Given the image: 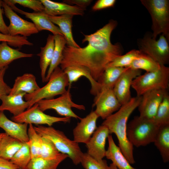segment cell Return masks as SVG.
Here are the masks:
<instances>
[{
	"label": "cell",
	"mask_w": 169,
	"mask_h": 169,
	"mask_svg": "<svg viewBox=\"0 0 169 169\" xmlns=\"http://www.w3.org/2000/svg\"><path fill=\"white\" fill-rule=\"evenodd\" d=\"M111 20L102 28L90 35H84L82 43L88 42L84 48L65 46L60 64L63 70L74 65L83 66L90 70L93 79L98 82L108 64L121 55L122 49L118 44H113L110 35L117 25Z\"/></svg>",
	"instance_id": "1"
},
{
	"label": "cell",
	"mask_w": 169,
	"mask_h": 169,
	"mask_svg": "<svg viewBox=\"0 0 169 169\" xmlns=\"http://www.w3.org/2000/svg\"><path fill=\"white\" fill-rule=\"evenodd\" d=\"M141 96L132 97L122 105L116 112L107 117L102 125L108 129L110 134L114 133L119 142V147L130 164L135 163L133 156V146L129 141L126 133L127 122L129 117L139 105Z\"/></svg>",
	"instance_id": "2"
},
{
	"label": "cell",
	"mask_w": 169,
	"mask_h": 169,
	"mask_svg": "<svg viewBox=\"0 0 169 169\" xmlns=\"http://www.w3.org/2000/svg\"><path fill=\"white\" fill-rule=\"evenodd\" d=\"M34 128L41 136L50 140L60 152L67 155L74 164L77 165L80 163L83 153L78 143L68 138L63 132L52 126L39 125Z\"/></svg>",
	"instance_id": "3"
},
{
	"label": "cell",
	"mask_w": 169,
	"mask_h": 169,
	"mask_svg": "<svg viewBox=\"0 0 169 169\" xmlns=\"http://www.w3.org/2000/svg\"><path fill=\"white\" fill-rule=\"evenodd\" d=\"M160 127L153 119L136 116L127 124V136L133 146H146L154 142Z\"/></svg>",
	"instance_id": "4"
},
{
	"label": "cell",
	"mask_w": 169,
	"mask_h": 169,
	"mask_svg": "<svg viewBox=\"0 0 169 169\" xmlns=\"http://www.w3.org/2000/svg\"><path fill=\"white\" fill-rule=\"evenodd\" d=\"M69 85L68 77L64 70L58 66L53 71L47 84L30 94H26L24 97L27 101L30 108L39 101L65 93L66 87Z\"/></svg>",
	"instance_id": "5"
},
{
	"label": "cell",
	"mask_w": 169,
	"mask_h": 169,
	"mask_svg": "<svg viewBox=\"0 0 169 169\" xmlns=\"http://www.w3.org/2000/svg\"><path fill=\"white\" fill-rule=\"evenodd\" d=\"M151 16L152 38L156 39L160 34L169 40V1L168 0H141Z\"/></svg>",
	"instance_id": "6"
},
{
	"label": "cell",
	"mask_w": 169,
	"mask_h": 169,
	"mask_svg": "<svg viewBox=\"0 0 169 169\" xmlns=\"http://www.w3.org/2000/svg\"><path fill=\"white\" fill-rule=\"evenodd\" d=\"M169 85V68L161 65L158 70L146 72L137 76L133 80L131 87L136 91L137 96L157 89H168Z\"/></svg>",
	"instance_id": "7"
},
{
	"label": "cell",
	"mask_w": 169,
	"mask_h": 169,
	"mask_svg": "<svg viewBox=\"0 0 169 169\" xmlns=\"http://www.w3.org/2000/svg\"><path fill=\"white\" fill-rule=\"evenodd\" d=\"M139 51L152 58L161 65L169 62V46L168 40L163 34L158 40L153 39L152 34H146L138 42Z\"/></svg>",
	"instance_id": "8"
},
{
	"label": "cell",
	"mask_w": 169,
	"mask_h": 169,
	"mask_svg": "<svg viewBox=\"0 0 169 169\" xmlns=\"http://www.w3.org/2000/svg\"><path fill=\"white\" fill-rule=\"evenodd\" d=\"M70 88V86H69L66 92L59 97L44 99L38 101L37 103L39 109L43 112L48 110L53 109L61 116L80 119L81 118L76 114L71 108L84 110L85 107L83 105L76 104L72 100Z\"/></svg>",
	"instance_id": "9"
},
{
	"label": "cell",
	"mask_w": 169,
	"mask_h": 169,
	"mask_svg": "<svg viewBox=\"0 0 169 169\" xmlns=\"http://www.w3.org/2000/svg\"><path fill=\"white\" fill-rule=\"evenodd\" d=\"M12 120L16 122L34 124L37 125L46 124L51 126L55 123L62 122L69 123L71 118L69 117H57L45 114L39 108L37 103L27 109L20 114L11 118Z\"/></svg>",
	"instance_id": "10"
},
{
	"label": "cell",
	"mask_w": 169,
	"mask_h": 169,
	"mask_svg": "<svg viewBox=\"0 0 169 169\" xmlns=\"http://www.w3.org/2000/svg\"><path fill=\"white\" fill-rule=\"evenodd\" d=\"M2 7L5 16L10 21L8 26V34L12 36L20 35L27 37L39 32L33 23L22 18L3 1Z\"/></svg>",
	"instance_id": "11"
},
{
	"label": "cell",
	"mask_w": 169,
	"mask_h": 169,
	"mask_svg": "<svg viewBox=\"0 0 169 169\" xmlns=\"http://www.w3.org/2000/svg\"><path fill=\"white\" fill-rule=\"evenodd\" d=\"M93 106H96L94 111L102 119L105 120L121 106L112 89H102L95 96Z\"/></svg>",
	"instance_id": "12"
},
{
	"label": "cell",
	"mask_w": 169,
	"mask_h": 169,
	"mask_svg": "<svg viewBox=\"0 0 169 169\" xmlns=\"http://www.w3.org/2000/svg\"><path fill=\"white\" fill-rule=\"evenodd\" d=\"M168 94V89H166L154 90L144 94L138 107L139 116L147 119H153L164 98Z\"/></svg>",
	"instance_id": "13"
},
{
	"label": "cell",
	"mask_w": 169,
	"mask_h": 169,
	"mask_svg": "<svg viewBox=\"0 0 169 169\" xmlns=\"http://www.w3.org/2000/svg\"><path fill=\"white\" fill-rule=\"evenodd\" d=\"M110 134L108 128L101 125L97 127L85 144L87 154L98 161H102L105 156L106 141Z\"/></svg>",
	"instance_id": "14"
},
{
	"label": "cell",
	"mask_w": 169,
	"mask_h": 169,
	"mask_svg": "<svg viewBox=\"0 0 169 169\" xmlns=\"http://www.w3.org/2000/svg\"><path fill=\"white\" fill-rule=\"evenodd\" d=\"M141 70L128 67L122 74L115 85L113 90L121 105L128 102L132 98L130 88L133 79L141 74Z\"/></svg>",
	"instance_id": "15"
},
{
	"label": "cell",
	"mask_w": 169,
	"mask_h": 169,
	"mask_svg": "<svg viewBox=\"0 0 169 169\" xmlns=\"http://www.w3.org/2000/svg\"><path fill=\"white\" fill-rule=\"evenodd\" d=\"M99 116L95 111L81 118L73 130V140L78 143L86 144L97 128L96 121Z\"/></svg>",
	"instance_id": "16"
},
{
	"label": "cell",
	"mask_w": 169,
	"mask_h": 169,
	"mask_svg": "<svg viewBox=\"0 0 169 169\" xmlns=\"http://www.w3.org/2000/svg\"><path fill=\"white\" fill-rule=\"evenodd\" d=\"M6 3L15 12L24 15L26 18L30 19L38 32L47 30L52 32L54 35L63 36L59 27L53 23L49 19L48 15L44 12H28L20 9L14 5Z\"/></svg>",
	"instance_id": "17"
},
{
	"label": "cell",
	"mask_w": 169,
	"mask_h": 169,
	"mask_svg": "<svg viewBox=\"0 0 169 169\" xmlns=\"http://www.w3.org/2000/svg\"><path fill=\"white\" fill-rule=\"evenodd\" d=\"M28 125L11 120L7 117L3 111H0V127L7 135L23 143L28 141Z\"/></svg>",
	"instance_id": "18"
},
{
	"label": "cell",
	"mask_w": 169,
	"mask_h": 169,
	"mask_svg": "<svg viewBox=\"0 0 169 169\" xmlns=\"http://www.w3.org/2000/svg\"><path fill=\"white\" fill-rule=\"evenodd\" d=\"M40 1L44 7L43 12L48 16H54L65 14L83 15L84 13V10L76 5H71L64 3L50 0Z\"/></svg>",
	"instance_id": "19"
},
{
	"label": "cell",
	"mask_w": 169,
	"mask_h": 169,
	"mask_svg": "<svg viewBox=\"0 0 169 169\" xmlns=\"http://www.w3.org/2000/svg\"><path fill=\"white\" fill-rule=\"evenodd\" d=\"M63 70L68 77L69 86H70L72 83L77 81L81 77L84 76L90 83V93L92 95L95 96L101 90L100 84L93 79L90 70L86 67L79 65L71 66L66 67Z\"/></svg>",
	"instance_id": "20"
},
{
	"label": "cell",
	"mask_w": 169,
	"mask_h": 169,
	"mask_svg": "<svg viewBox=\"0 0 169 169\" xmlns=\"http://www.w3.org/2000/svg\"><path fill=\"white\" fill-rule=\"evenodd\" d=\"M26 93L8 94L2 96L0 98L2 103L0 105V111L8 110L13 115L17 116L29 108V103L23 100Z\"/></svg>",
	"instance_id": "21"
},
{
	"label": "cell",
	"mask_w": 169,
	"mask_h": 169,
	"mask_svg": "<svg viewBox=\"0 0 169 169\" xmlns=\"http://www.w3.org/2000/svg\"><path fill=\"white\" fill-rule=\"evenodd\" d=\"M40 88L35 76L32 74L25 73L16 78L9 94L15 95L22 93L30 94Z\"/></svg>",
	"instance_id": "22"
},
{
	"label": "cell",
	"mask_w": 169,
	"mask_h": 169,
	"mask_svg": "<svg viewBox=\"0 0 169 169\" xmlns=\"http://www.w3.org/2000/svg\"><path fill=\"white\" fill-rule=\"evenodd\" d=\"M108 147L105 156L112 161L118 169H136L133 167L115 143L111 135L108 137Z\"/></svg>",
	"instance_id": "23"
},
{
	"label": "cell",
	"mask_w": 169,
	"mask_h": 169,
	"mask_svg": "<svg viewBox=\"0 0 169 169\" xmlns=\"http://www.w3.org/2000/svg\"><path fill=\"white\" fill-rule=\"evenodd\" d=\"M48 16L53 23L59 26L68 45L76 48L80 47L74 40L72 35V21L73 16L65 14L54 16Z\"/></svg>",
	"instance_id": "24"
},
{
	"label": "cell",
	"mask_w": 169,
	"mask_h": 169,
	"mask_svg": "<svg viewBox=\"0 0 169 169\" xmlns=\"http://www.w3.org/2000/svg\"><path fill=\"white\" fill-rule=\"evenodd\" d=\"M54 47V35L49 34L45 46L40 48V52L37 54L40 57L41 76L43 82H45L47 70L52 59Z\"/></svg>",
	"instance_id": "25"
},
{
	"label": "cell",
	"mask_w": 169,
	"mask_h": 169,
	"mask_svg": "<svg viewBox=\"0 0 169 169\" xmlns=\"http://www.w3.org/2000/svg\"><path fill=\"white\" fill-rule=\"evenodd\" d=\"M33 55V54L23 53L11 48L6 42L0 43V69L8 66L14 60Z\"/></svg>",
	"instance_id": "26"
},
{
	"label": "cell",
	"mask_w": 169,
	"mask_h": 169,
	"mask_svg": "<svg viewBox=\"0 0 169 169\" xmlns=\"http://www.w3.org/2000/svg\"><path fill=\"white\" fill-rule=\"evenodd\" d=\"M164 163L169 161V124L161 126L153 142Z\"/></svg>",
	"instance_id": "27"
},
{
	"label": "cell",
	"mask_w": 169,
	"mask_h": 169,
	"mask_svg": "<svg viewBox=\"0 0 169 169\" xmlns=\"http://www.w3.org/2000/svg\"><path fill=\"white\" fill-rule=\"evenodd\" d=\"M23 143L5 134L0 141V157L10 161Z\"/></svg>",
	"instance_id": "28"
},
{
	"label": "cell",
	"mask_w": 169,
	"mask_h": 169,
	"mask_svg": "<svg viewBox=\"0 0 169 169\" xmlns=\"http://www.w3.org/2000/svg\"><path fill=\"white\" fill-rule=\"evenodd\" d=\"M54 47L53 56L49 69L46 74L45 82H47L54 70L60 64L63 58L64 49L67 44L66 41L63 35H54Z\"/></svg>",
	"instance_id": "29"
},
{
	"label": "cell",
	"mask_w": 169,
	"mask_h": 169,
	"mask_svg": "<svg viewBox=\"0 0 169 169\" xmlns=\"http://www.w3.org/2000/svg\"><path fill=\"white\" fill-rule=\"evenodd\" d=\"M68 157L66 154L60 153L53 159H45L40 157L31 158L24 169H57L60 163Z\"/></svg>",
	"instance_id": "30"
},
{
	"label": "cell",
	"mask_w": 169,
	"mask_h": 169,
	"mask_svg": "<svg viewBox=\"0 0 169 169\" xmlns=\"http://www.w3.org/2000/svg\"><path fill=\"white\" fill-rule=\"evenodd\" d=\"M127 68L115 67L106 68L98 82L100 84L101 89H113L119 78Z\"/></svg>",
	"instance_id": "31"
},
{
	"label": "cell",
	"mask_w": 169,
	"mask_h": 169,
	"mask_svg": "<svg viewBox=\"0 0 169 169\" xmlns=\"http://www.w3.org/2000/svg\"><path fill=\"white\" fill-rule=\"evenodd\" d=\"M161 65L148 55L141 53L129 67L135 69H143L149 72L158 70Z\"/></svg>",
	"instance_id": "32"
},
{
	"label": "cell",
	"mask_w": 169,
	"mask_h": 169,
	"mask_svg": "<svg viewBox=\"0 0 169 169\" xmlns=\"http://www.w3.org/2000/svg\"><path fill=\"white\" fill-rule=\"evenodd\" d=\"M28 129V142L31 158L40 157L42 137L35 130L32 124H29Z\"/></svg>",
	"instance_id": "33"
},
{
	"label": "cell",
	"mask_w": 169,
	"mask_h": 169,
	"mask_svg": "<svg viewBox=\"0 0 169 169\" xmlns=\"http://www.w3.org/2000/svg\"><path fill=\"white\" fill-rule=\"evenodd\" d=\"M31 159L28 142H24L21 148L16 153L10 161L20 169H24Z\"/></svg>",
	"instance_id": "34"
},
{
	"label": "cell",
	"mask_w": 169,
	"mask_h": 169,
	"mask_svg": "<svg viewBox=\"0 0 169 169\" xmlns=\"http://www.w3.org/2000/svg\"><path fill=\"white\" fill-rule=\"evenodd\" d=\"M141 53L139 50H132L124 55L116 57L108 64L106 68L110 67L128 68Z\"/></svg>",
	"instance_id": "35"
},
{
	"label": "cell",
	"mask_w": 169,
	"mask_h": 169,
	"mask_svg": "<svg viewBox=\"0 0 169 169\" xmlns=\"http://www.w3.org/2000/svg\"><path fill=\"white\" fill-rule=\"evenodd\" d=\"M160 126L169 124V95H166L160 104L156 115L152 119Z\"/></svg>",
	"instance_id": "36"
},
{
	"label": "cell",
	"mask_w": 169,
	"mask_h": 169,
	"mask_svg": "<svg viewBox=\"0 0 169 169\" xmlns=\"http://www.w3.org/2000/svg\"><path fill=\"white\" fill-rule=\"evenodd\" d=\"M40 157L48 159L56 158L60 154L54 143L49 139L42 137Z\"/></svg>",
	"instance_id": "37"
},
{
	"label": "cell",
	"mask_w": 169,
	"mask_h": 169,
	"mask_svg": "<svg viewBox=\"0 0 169 169\" xmlns=\"http://www.w3.org/2000/svg\"><path fill=\"white\" fill-rule=\"evenodd\" d=\"M2 42H6L10 46L18 48H21L24 45H33L28 40L27 37L20 35L12 36L0 32V43Z\"/></svg>",
	"instance_id": "38"
},
{
	"label": "cell",
	"mask_w": 169,
	"mask_h": 169,
	"mask_svg": "<svg viewBox=\"0 0 169 169\" xmlns=\"http://www.w3.org/2000/svg\"><path fill=\"white\" fill-rule=\"evenodd\" d=\"M80 163L85 169H110L105 160L98 161L87 153H83Z\"/></svg>",
	"instance_id": "39"
},
{
	"label": "cell",
	"mask_w": 169,
	"mask_h": 169,
	"mask_svg": "<svg viewBox=\"0 0 169 169\" xmlns=\"http://www.w3.org/2000/svg\"><path fill=\"white\" fill-rule=\"evenodd\" d=\"M4 2L15 5L18 4L32 9L35 12H43L44 7L40 0H4Z\"/></svg>",
	"instance_id": "40"
},
{
	"label": "cell",
	"mask_w": 169,
	"mask_h": 169,
	"mask_svg": "<svg viewBox=\"0 0 169 169\" xmlns=\"http://www.w3.org/2000/svg\"><path fill=\"white\" fill-rule=\"evenodd\" d=\"M8 66L0 69V99L1 97L4 95L9 94L11 88L4 81V77Z\"/></svg>",
	"instance_id": "41"
},
{
	"label": "cell",
	"mask_w": 169,
	"mask_h": 169,
	"mask_svg": "<svg viewBox=\"0 0 169 169\" xmlns=\"http://www.w3.org/2000/svg\"><path fill=\"white\" fill-rule=\"evenodd\" d=\"M115 2V0H98L93 5L92 9L94 11H96L112 7L114 5Z\"/></svg>",
	"instance_id": "42"
},
{
	"label": "cell",
	"mask_w": 169,
	"mask_h": 169,
	"mask_svg": "<svg viewBox=\"0 0 169 169\" xmlns=\"http://www.w3.org/2000/svg\"><path fill=\"white\" fill-rule=\"evenodd\" d=\"M92 1L91 0H66L64 1L63 2L68 4H75V5L80 7L84 10L90 4Z\"/></svg>",
	"instance_id": "43"
},
{
	"label": "cell",
	"mask_w": 169,
	"mask_h": 169,
	"mask_svg": "<svg viewBox=\"0 0 169 169\" xmlns=\"http://www.w3.org/2000/svg\"><path fill=\"white\" fill-rule=\"evenodd\" d=\"M0 169H20L10 161L0 157Z\"/></svg>",
	"instance_id": "44"
},
{
	"label": "cell",
	"mask_w": 169,
	"mask_h": 169,
	"mask_svg": "<svg viewBox=\"0 0 169 169\" xmlns=\"http://www.w3.org/2000/svg\"><path fill=\"white\" fill-rule=\"evenodd\" d=\"M2 1L0 0V32L5 34H8V26L6 24L3 16L2 7Z\"/></svg>",
	"instance_id": "45"
},
{
	"label": "cell",
	"mask_w": 169,
	"mask_h": 169,
	"mask_svg": "<svg viewBox=\"0 0 169 169\" xmlns=\"http://www.w3.org/2000/svg\"><path fill=\"white\" fill-rule=\"evenodd\" d=\"M109 166L110 169H118L113 163H111Z\"/></svg>",
	"instance_id": "46"
},
{
	"label": "cell",
	"mask_w": 169,
	"mask_h": 169,
	"mask_svg": "<svg viewBox=\"0 0 169 169\" xmlns=\"http://www.w3.org/2000/svg\"><path fill=\"white\" fill-rule=\"evenodd\" d=\"M5 133H0V141L2 139V138L3 137V136L5 134Z\"/></svg>",
	"instance_id": "47"
}]
</instances>
